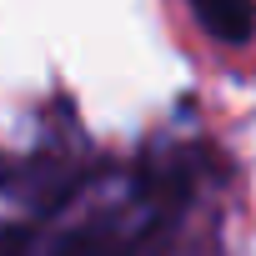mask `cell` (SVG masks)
Masks as SVG:
<instances>
[{"label":"cell","instance_id":"1","mask_svg":"<svg viewBox=\"0 0 256 256\" xmlns=\"http://www.w3.org/2000/svg\"><path fill=\"white\" fill-rule=\"evenodd\" d=\"M191 16H196L201 30H211V36L226 40V46H241V40H251V30H256V10L246 6V0H196Z\"/></svg>","mask_w":256,"mask_h":256},{"label":"cell","instance_id":"2","mask_svg":"<svg viewBox=\"0 0 256 256\" xmlns=\"http://www.w3.org/2000/svg\"><path fill=\"white\" fill-rule=\"evenodd\" d=\"M126 231H131V226H120L116 216H96V221L76 226V231H70L50 256H120Z\"/></svg>","mask_w":256,"mask_h":256},{"label":"cell","instance_id":"3","mask_svg":"<svg viewBox=\"0 0 256 256\" xmlns=\"http://www.w3.org/2000/svg\"><path fill=\"white\" fill-rule=\"evenodd\" d=\"M26 246H30V231H26V226L0 231V256H26Z\"/></svg>","mask_w":256,"mask_h":256}]
</instances>
